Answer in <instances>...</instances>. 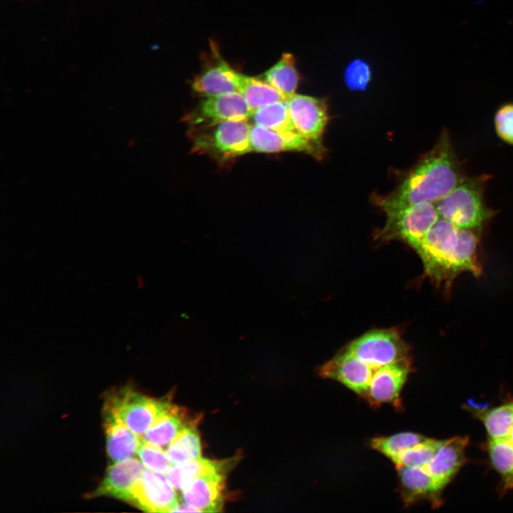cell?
Listing matches in <instances>:
<instances>
[{"label":"cell","mask_w":513,"mask_h":513,"mask_svg":"<svg viewBox=\"0 0 513 513\" xmlns=\"http://www.w3.org/2000/svg\"><path fill=\"white\" fill-rule=\"evenodd\" d=\"M444 441L427 438L403 452L391 461L397 468L423 467L431 460Z\"/></svg>","instance_id":"obj_28"},{"label":"cell","mask_w":513,"mask_h":513,"mask_svg":"<svg viewBox=\"0 0 513 513\" xmlns=\"http://www.w3.org/2000/svg\"><path fill=\"white\" fill-rule=\"evenodd\" d=\"M250 145L252 152L296 151L310 154L315 158H321L323 155L321 142L311 141L296 132H280L254 124L251 127Z\"/></svg>","instance_id":"obj_11"},{"label":"cell","mask_w":513,"mask_h":513,"mask_svg":"<svg viewBox=\"0 0 513 513\" xmlns=\"http://www.w3.org/2000/svg\"><path fill=\"white\" fill-rule=\"evenodd\" d=\"M468 437L457 436L445 440L431 460L423 467L440 491L449 483L465 461Z\"/></svg>","instance_id":"obj_16"},{"label":"cell","mask_w":513,"mask_h":513,"mask_svg":"<svg viewBox=\"0 0 513 513\" xmlns=\"http://www.w3.org/2000/svg\"><path fill=\"white\" fill-rule=\"evenodd\" d=\"M477 245L478 238L473 229L459 228L455 260L456 275L464 271H471L474 274L480 273V268L477 259Z\"/></svg>","instance_id":"obj_26"},{"label":"cell","mask_w":513,"mask_h":513,"mask_svg":"<svg viewBox=\"0 0 513 513\" xmlns=\"http://www.w3.org/2000/svg\"><path fill=\"white\" fill-rule=\"evenodd\" d=\"M261 78L284 94L287 99L294 95L301 79L294 56L291 53H283Z\"/></svg>","instance_id":"obj_22"},{"label":"cell","mask_w":513,"mask_h":513,"mask_svg":"<svg viewBox=\"0 0 513 513\" xmlns=\"http://www.w3.org/2000/svg\"><path fill=\"white\" fill-rule=\"evenodd\" d=\"M459 227L440 217L415 249L428 276L447 285L456 276L455 252Z\"/></svg>","instance_id":"obj_3"},{"label":"cell","mask_w":513,"mask_h":513,"mask_svg":"<svg viewBox=\"0 0 513 513\" xmlns=\"http://www.w3.org/2000/svg\"><path fill=\"white\" fill-rule=\"evenodd\" d=\"M106 447L109 457L118 462L132 457L138 452L142 437L135 433L122 420L104 413Z\"/></svg>","instance_id":"obj_18"},{"label":"cell","mask_w":513,"mask_h":513,"mask_svg":"<svg viewBox=\"0 0 513 513\" xmlns=\"http://www.w3.org/2000/svg\"><path fill=\"white\" fill-rule=\"evenodd\" d=\"M179 502L175 489L167 477L147 468L135 484L130 501L149 512H171Z\"/></svg>","instance_id":"obj_9"},{"label":"cell","mask_w":513,"mask_h":513,"mask_svg":"<svg viewBox=\"0 0 513 513\" xmlns=\"http://www.w3.org/2000/svg\"><path fill=\"white\" fill-rule=\"evenodd\" d=\"M165 399L142 395L132 387L124 386L109 391L105 398L104 413L122 420L135 433L142 435L172 406Z\"/></svg>","instance_id":"obj_2"},{"label":"cell","mask_w":513,"mask_h":513,"mask_svg":"<svg viewBox=\"0 0 513 513\" xmlns=\"http://www.w3.org/2000/svg\"><path fill=\"white\" fill-rule=\"evenodd\" d=\"M481 418L491 438L507 437L513 428V403L494 408Z\"/></svg>","instance_id":"obj_29"},{"label":"cell","mask_w":513,"mask_h":513,"mask_svg":"<svg viewBox=\"0 0 513 513\" xmlns=\"http://www.w3.org/2000/svg\"><path fill=\"white\" fill-rule=\"evenodd\" d=\"M374 369L345 348L320 368L319 374L341 383L355 393L366 397Z\"/></svg>","instance_id":"obj_10"},{"label":"cell","mask_w":513,"mask_h":513,"mask_svg":"<svg viewBox=\"0 0 513 513\" xmlns=\"http://www.w3.org/2000/svg\"><path fill=\"white\" fill-rule=\"evenodd\" d=\"M224 473H210L191 481L181 490L183 502L196 512H219L223 502Z\"/></svg>","instance_id":"obj_15"},{"label":"cell","mask_w":513,"mask_h":513,"mask_svg":"<svg viewBox=\"0 0 513 513\" xmlns=\"http://www.w3.org/2000/svg\"><path fill=\"white\" fill-rule=\"evenodd\" d=\"M214 60L206 66L193 81V90L205 97L239 93L242 73L235 71L214 50Z\"/></svg>","instance_id":"obj_14"},{"label":"cell","mask_w":513,"mask_h":513,"mask_svg":"<svg viewBox=\"0 0 513 513\" xmlns=\"http://www.w3.org/2000/svg\"><path fill=\"white\" fill-rule=\"evenodd\" d=\"M226 462L213 461L204 458L172 465L166 477L175 489L182 490L193 480L214 472H224L228 467Z\"/></svg>","instance_id":"obj_21"},{"label":"cell","mask_w":513,"mask_h":513,"mask_svg":"<svg viewBox=\"0 0 513 513\" xmlns=\"http://www.w3.org/2000/svg\"><path fill=\"white\" fill-rule=\"evenodd\" d=\"M410 368V358H406L375 369L366 398L377 404L398 400Z\"/></svg>","instance_id":"obj_17"},{"label":"cell","mask_w":513,"mask_h":513,"mask_svg":"<svg viewBox=\"0 0 513 513\" xmlns=\"http://www.w3.org/2000/svg\"><path fill=\"white\" fill-rule=\"evenodd\" d=\"M137 454L143 465L154 472L166 474L172 466L166 452L153 443L142 440Z\"/></svg>","instance_id":"obj_31"},{"label":"cell","mask_w":513,"mask_h":513,"mask_svg":"<svg viewBox=\"0 0 513 513\" xmlns=\"http://www.w3.org/2000/svg\"><path fill=\"white\" fill-rule=\"evenodd\" d=\"M287 105L296 130L309 140L321 142V139L328 120L325 100L295 93L287 99Z\"/></svg>","instance_id":"obj_12"},{"label":"cell","mask_w":513,"mask_h":513,"mask_svg":"<svg viewBox=\"0 0 513 513\" xmlns=\"http://www.w3.org/2000/svg\"><path fill=\"white\" fill-rule=\"evenodd\" d=\"M251 119L254 125L274 130L299 133L291 120L287 100L271 103L254 110Z\"/></svg>","instance_id":"obj_25"},{"label":"cell","mask_w":513,"mask_h":513,"mask_svg":"<svg viewBox=\"0 0 513 513\" xmlns=\"http://www.w3.org/2000/svg\"><path fill=\"white\" fill-rule=\"evenodd\" d=\"M167 455L172 465L185 463L200 457V439L193 423L187 425L170 443Z\"/></svg>","instance_id":"obj_24"},{"label":"cell","mask_w":513,"mask_h":513,"mask_svg":"<svg viewBox=\"0 0 513 513\" xmlns=\"http://www.w3.org/2000/svg\"><path fill=\"white\" fill-rule=\"evenodd\" d=\"M247 120L226 121L201 128L193 140V150L227 160L252 152Z\"/></svg>","instance_id":"obj_5"},{"label":"cell","mask_w":513,"mask_h":513,"mask_svg":"<svg viewBox=\"0 0 513 513\" xmlns=\"http://www.w3.org/2000/svg\"><path fill=\"white\" fill-rule=\"evenodd\" d=\"M507 437L509 440V441L511 442V443L513 445V428L510 430Z\"/></svg>","instance_id":"obj_35"},{"label":"cell","mask_w":513,"mask_h":513,"mask_svg":"<svg viewBox=\"0 0 513 513\" xmlns=\"http://www.w3.org/2000/svg\"><path fill=\"white\" fill-rule=\"evenodd\" d=\"M403 494L405 502H411L418 499H435L441 492L436 487L432 478L423 467L397 468Z\"/></svg>","instance_id":"obj_20"},{"label":"cell","mask_w":513,"mask_h":513,"mask_svg":"<svg viewBox=\"0 0 513 513\" xmlns=\"http://www.w3.org/2000/svg\"><path fill=\"white\" fill-rule=\"evenodd\" d=\"M488 450L494 467L507 479L513 473V445L508 437L491 438Z\"/></svg>","instance_id":"obj_30"},{"label":"cell","mask_w":513,"mask_h":513,"mask_svg":"<svg viewBox=\"0 0 513 513\" xmlns=\"http://www.w3.org/2000/svg\"><path fill=\"white\" fill-rule=\"evenodd\" d=\"M186 417L182 408L172 405L145 432L143 440L160 447L169 445L187 425L192 423Z\"/></svg>","instance_id":"obj_19"},{"label":"cell","mask_w":513,"mask_h":513,"mask_svg":"<svg viewBox=\"0 0 513 513\" xmlns=\"http://www.w3.org/2000/svg\"><path fill=\"white\" fill-rule=\"evenodd\" d=\"M494 125L499 137L513 145V103H507L499 108L495 115Z\"/></svg>","instance_id":"obj_33"},{"label":"cell","mask_w":513,"mask_h":513,"mask_svg":"<svg viewBox=\"0 0 513 513\" xmlns=\"http://www.w3.org/2000/svg\"><path fill=\"white\" fill-rule=\"evenodd\" d=\"M370 66L363 60L356 59L351 61L344 72V81L352 90H364L371 80Z\"/></svg>","instance_id":"obj_32"},{"label":"cell","mask_w":513,"mask_h":513,"mask_svg":"<svg viewBox=\"0 0 513 513\" xmlns=\"http://www.w3.org/2000/svg\"><path fill=\"white\" fill-rule=\"evenodd\" d=\"M484 182V180L479 177L464 179L436 202L440 217L459 228L480 227L490 216L483 200Z\"/></svg>","instance_id":"obj_4"},{"label":"cell","mask_w":513,"mask_h":513,"mask_svg":"<svg viewBox=\"0 0 513 513\" xmlns=\"http://www.w3.org/2000/svg\"><path fill=\"white\" fill-rule=\"evenodd\" d=\"M146 468L133 457L114 462L90 497L107 496L130 503L133 489Z\"/></svg>","instance_id":"obj_13"},{"label":"cell","mask_w":513,"mask_h":513,"mask_svg":"<svg viewBox=\"0 0 513 513\" xmlns=\"http://www.w3.org/2000/svg\"><path fill=\"white\" fill-rule=\"evenodd\" d=\"M239 93L254 111L264 105L286 100L287 98L262 78L242 74Z\"/></svg>","instance_id":"obj_23"},{"label":"cell","mask_w":513,"mask_h":513,"mask_svg":"<svg viewBox=\"0 0 513 513\" xmlns=\"http://www.w3.org/2000/svg\"><path fill=\"white\" fill-rule=\"evenodd\" d=\"M253 110L238 92L208 96L189 115L188 121L199 128L222 122L251 118Z\"/></svg>","instance_id":"obj_8"},{"label":"cell","mask_w":513,"mask_h":513,"mask_svg":"<svg viewBox=\"0 0 513 513\" xmlns=\"http://www.w3.org/2000/svg\"><path fill=\"white\" fill-rule=\"evenodd\" d=\"M345 348L374 370L409 358L408 348L399 331L393 328L368 331Z\"/></svg>","instance_id":"obj_7"},{"label":"cell","mask_w":513,"mask_h":513,"mask_svg":"<svg viewBox=\"0 0 513 513\" xmlns=\"http://www.w3.org/2000/svg\"><path fill=\"white\" fill-rule=\"evenodd\" d=\"M384 227L377 238L383 241L401 240L414 249L440 218L436 206L420 202L387 213Z\"/></svg>","instance_id":"obj_6"},{"label":"cell","mask_w":513,"mask_h":513,"mask_svg":"<svg viewBox=\"0 0 513 513\" xmlns=\"http://www.w3.org/2000/svg\"><path fill=\"white\" fill-rule=\"evenodd\" d=\"M464 179L450 140L444 132L400 185L392 193L375 197V202L385 214L420 202L436 203Z\"/></svg>","instance_id":"obj_1"},{"label":"cell","mask_w":513,"mask_h":513,"mask_svg":"<svg viewBox=\"0 0 513 513\" xmlns=\"http://www.w3.org/2000/svg\"><path fill=\"white\" fill-rule=\"evenodd\" d=\"M427 437L414 432H401L373 438L370 446L392 460L403 452L424 441Z\"/></svg>","instance_id":"obj_27"},{"label":"cell","mask_w":513,"mask_h":513,"mask_svg":"<svg viewBox=\"0 0 513 513\" xmlns=\"http://www.w3.org/2000/svg\"><path fill=\"white\" fill-rule=\"evenodd\" d=\"M506 480H507V487H513V473Z\"/></svg>","instance_id":"obj_34"}]
</instances>
